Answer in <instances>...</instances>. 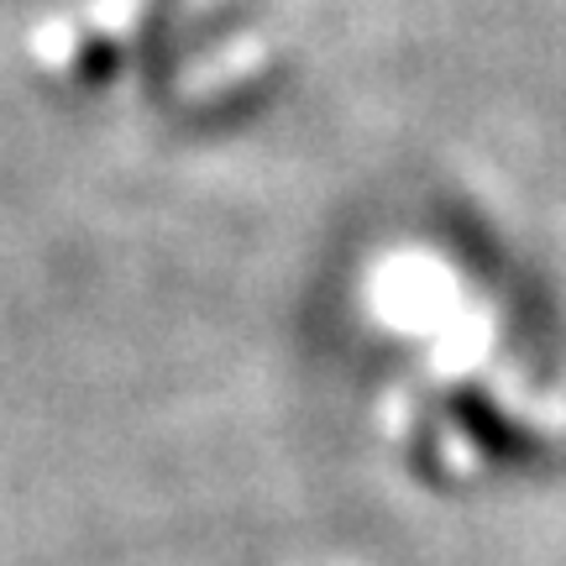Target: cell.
<instances>
[{
  "label": "cell",
  "mask_w": 566,
  "mask_h": 566,
  "mask_svg": "<svg viewBox=\"0 0 566 566\" xmlns=\"http://www.w3.org/2000/svg\"><path fill=\"white\" fill-rule=\"evenodd\" d=\"M451 415H457L462 436L483 451L488 462L535 467L541 457H546V441H541V436H530L525 424L514 420V415H504V409L493 405L488 394H478V388H462V394L451 399Z\"/></svg>",
  "instance_id": "cell-1"
},
{
  "label": "cell",
  "mask_w": 566,
  "mask_h": 566,
  "mask_svg": "<svg viewBox=\"0 0 566 566\" xmlns=\"http://www.w3.org/2000/svg\"><path fill=\"white\" fill-rule=\"evenodd\" d=\"M116 69H122V48H111L105 38H90V48H80V59H74V74L90 84L111 80Z\"/></svg>",
  "instance_id": "cell-2"
}]
</instances>
